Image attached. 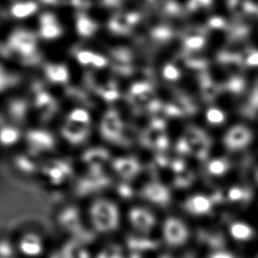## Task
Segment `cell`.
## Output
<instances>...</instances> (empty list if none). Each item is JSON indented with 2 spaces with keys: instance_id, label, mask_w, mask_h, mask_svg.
<instances>
[{
  "instance_id": "cell-11",
  "label": "cell",
  "mask_w": 258,
  "mask_h": 258,
  "mask_svg": "<svg viewBox=\"0 0 258 258\" xmlns=\"http://www.w3.org/2000/svg\"><path fill=\"white\" fill-rule=\"evenodd\" d=\"M77 59L80 63L83 64H88L90 63H93L94 58L96 57V54L92 53L88 50H81L76 54Z\"/></svg>"
},
{
  "instance_id": "cell-5",
  "label": "cell",
  "mask_w": 258,
  "mask_h": 258,
  "mask_svg": "<svg viewBox=\"0 0 258 258\" xmlns=\"http://www.w3.org/2000/svg\"><path fill=\"white\" fill-rule=\"evenodd\" d=\"M230 233L234 239L239 240H248L253 236V230L244 223H235L232 225Z\"/></svg>"
},
{
  "instance_id": "cell-2",
  "label": "cell",
  "mask_w": 258,
  "mask_h": 258,
  "mask_svg": "<svg viewBox=\"0 0 258 258\" xmlns=\"http://www.w3.org/2000/svg\"><path fill=\"white\" fill-rule=\"evenodd\" d=\"M165 236L171 243L183 242L186 239V232L181 222L175 219H170L165 224Z\"/></svg>"
},
{
  "instance_id": "cell-18",
  "label": "cell",
  "mask_w": 258,
  "mask_h": 258,
  "mask_svg": "<svg viewBox=\"0 0 258 258\" xmlns=\"http://www.w3.org/2000/svg\"><path fill=\"white\" fill-rule=\"evenodd\" d=\"M257 179H258V176H257Z\"/></svg>"
},
{
  "instance_id": "cell-8",
  "label": "cell",
  "mask_w": 258,
  "mask_h": 258,
  "mask_svg": "<svg viewBox=\"0 0 258 258\" xmlns=\"http://www.w3.org/2000/svg\"><path fill=\"white\" fill-rule=\"evenodd\" d=\"M61 33H62V29H61L60 26L58 25L57 23L50 24V25L42 26V29L40 31L41 36H43V38H46V39L56 38L57 36H60Z\"/></svg>"
},
{
  "instance_id": "cell-17",
  "label": "cell",
  "mask_w": 258,
  "mask_h": 258,
  "mask_svg": "<svg viewBox=\"0 0 258 258\" xmlns=\"http://www.w3.org/2000/svg\"><path fill=\"white\" fill-rule=\"evenodd\" d=\"M44 4H57L59 0H41Z\"/></svg>"
},
{
  "instance_id": "cell-6",
  "label": "cell",
  "mask_w": 258,
  "mask_h": 258,
  "mask_svg": "<svg viewBox=\"0 0 258 258\" xmlns=\"http://www.w3.org/2000/svg\"><path fill=\"white\" fill-rule=\"evenodd\" d=\"M37 10V5L35 2L17 3L12 8V15L16 18H25Z\"/></svg>"
},
{
  "instance_id": "cell-7",
  "label": "cell",
  "mask_w": 258,
  "mask_h": 258,
  "mask_svg": "<svg viewBox=\"0 0 258 258\" xmlns=\"http://www.w3.org/2000/svg\"><path fill=\"white\" fill-rule=\"evenodd\" d=\"M97 24L85 15H81L77 20V30L81 36H90L97 30Z\"/></svg>"
},
{
  "instance_id": "cell-15",
  "label": "cell",
  "mask_w": 258,
  "mask_h": 258,
  "mask_svg": "<svg viewBox=\"0 0 258 258\" xmlns=\"http://www.w3.org/2000/svg\"><path fill=\"white\" fill-rule=\"evenodd\" d=\"M229 197L232 200H237L241 197V191L239 188H233L230 191Z\"/></svg>"
},
{
  "instance_id": "cell-4",
  "label": "cell",
  "mask_w": 258,
  "mask_h": 258,
  "mask_svg": "<svg viewBox=\"0 0 258 258\" xmlns=\"http://www.w3.org/2000/svg\"><path fill=\"white\" fill-rule=\"evenodd\" d=\"M45 70L49 79L54 83H64L69 79L68 69L62 64H48Z\"/></svg>"
},
{
  "instance_id": "cell-12",
  "label": "cell",
  "mask_w": 258,
  "mask_h": 258,
  "mask_svg": "<svg viewBox=\"0 0 258 258\" xmlns=\"http://www.w3.org/2000/svg\"><path fill=\"white\" fill-rule=\"evenodd\" d=\"M207 118L211 123L218 124L224 120V115L221 111H218V110H212V111H209Z\"/></svg>"
},
{
  "instance_id": "cell-1",
  "label": "cell",
  "mask_w": 258,
  "mask_h": 258,
  "mask_svg": "<svg viewBox=\"0 0 258 258\" xmlns=\"http://www.w3.org/2000/svg\"><path fill=\"white\" fill-rule=\"evenodd\" d=\"M36 36L32 33L18 30L11 36L9 46L22 54L27 63H33L38 60V56L36 55Z\"/></svg>"
},
{
  "instance_id": "cell-13",
  "label": "cell",
  "mask_w": 258,
  "mask_h": 258,
  "mask_svg": "<svg viewBox=\"0 0 258 258\" xmlns=\"http://www.w3.org/2000/svg\"><path fill=\"white\" fill-rule=\"evenodd\" d=\"M40 22H41V25L42 26L50 25V24L57 23L56 17L50 13L42 15L41 19H40Z\"/></svg>"
},
{
  "instance_id": "cell-10",
  "label": "cell",
  "mask_w": 258,
  "mask_h": 258,
  "mask_svg": "<svg viewBox=\"0 0 258 258\" xmlns=\"http://www.w3.org/2000/svg\"><path fill=\"white\" fill-rule=\"evenodd\" d=\"M226 170V165L222 160H214L209 165V171L213 174H222Z\"/></svg>"
},
{
  "instance_id": "cell-16",
  "label": "cell",
  "mask_w": 258,
  "mask_h": 258,
  "mask_svg": "<svg viewBox=\"0 0 258 258\" xmlns=\"http://www.w3.org/2000/svg\"><path fill=\"white\" fill-rule=\"evenodd\" d=\"M212 258H233L232 255L229 254H226V253H219V254H215L212 255Z\"/></svg>"
},
{
  "instance_id": "cell-3",
  "label": "cell",
  "mask_w": 258,
  "mask_h": 258,
  "mask_svg": "<svg viewBox=\"0 0 258 258\" xmlns=\"http://www.w3.org/2000/svg\"><path fill=\"white\" fill-rule=\"evenodd\" d=\"M187 209L196 214H204L210 211L211 209V202L208 198L204 196H196L191 198L187 202Z\"/></svg>"
},
{
  "instance_id": "cell-9",
  "label": "cell",
  "mask_w": 258,
  "mask_h": 258,
  "mask_svg": "<svg viewBox=\"0 0 258 258\" xmlns=\"http://www.w3.org/2000/svg\"><path fill=\"white\" fill-rule=\"evenodd\" d=\"M18 77L15 75H9L5 71L4 69L0 66V90L7 89L8 87L17 83Z\"/></svg>"
},
{
  "instance_id": "cell-14",
  "label": "cell",
  "mask_w": 258,
  "mask_h": 258,
  "mask_svg": "<svg viewBox=\"0 0 258 258\" xmlns=\"http://www.w3.org/2000/svg\"><path fill=\"white\" fill-rule=\"evenodd\" d=\"M92 64L97 67V68H102V67H104V64H106V59L104 57L98 56V55L96 54V57L94 58Z\"/></svg>"
}]
</instances>
